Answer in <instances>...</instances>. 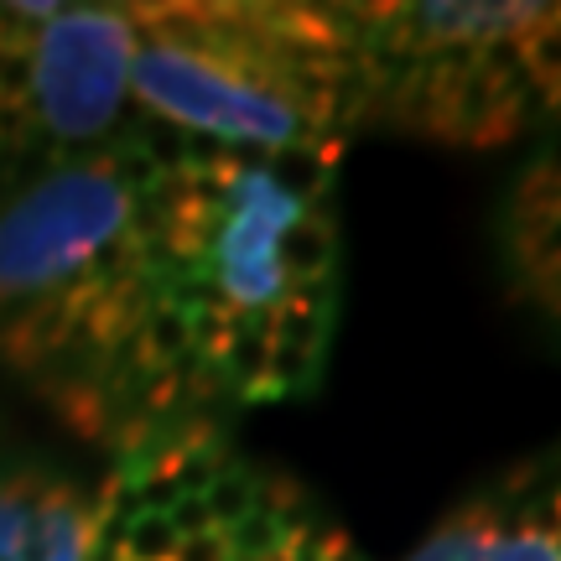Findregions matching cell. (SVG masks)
I'll return each instance as SVG.
<instances>
[{
  "label": "cell",
  "instance_id": "6da1fadb",
  "mask_svg": "<svg viewBox=\"0 0 561 561\" xmlns=\"http://www.w3.org/2000/svg\"><path fill=\"white\" fill-rule=\"evenodd\" d=\"M157 151L130 130L0 193V364L110 453L208 421L161 280Z\"/></svg>",
  "mask_w": 561,
  "mask_h": 561
},
{
  "label": "cell",
  "instance_id": "7a4b0ae2",
  "mask_svg": "<svg viewBox=\"0 0 561 561\" xmlns=\"http://www.w3.org/2000/svg\"><path fill=\"white\" fill-rule=\"evenodd\" d=\"M339 167L161 136L151 224L208 421L312 396L343 307Z\"/></svg>",
  "mask_w": 561,
  "mask_h": 561
},
{
  "label": "cell",
  "instance_id": "3957f363",
  "mask_svg": "<svg viewBox=\"0 0 561 561\" xmlns=\"http://www.w3.org/2000/svg\"><path fill=\"white\" fill-rule=\"evenodd\" d=\"M130 115L187 146L339 167L359 136L348 26L307 0L136 5Z\"/></svg>",
  "mask_w": 561,
  "mask_h": 561
},
{
  "label": "cell",
  "instance_id": "277c9868",
  "mask_svg": "<svg viewBox=\"0 0 561 561\" xmlns=\"http://www.w3.org/2000/svg\"><path fill=\"white\" fill-rule=\"evenodd\" d=\"M339 16L359 136L453 151H536L561 136V0H359Z\"/></svg>",
  "mask_w": 561,
  "mask_h": 561
},
{
  "label": "cell",
  "instance_id": "5b68a950",
  "mask_svg": "<svg viewBox=\"0 0 561 561\" xmlns=\"http://www.w3.org/2000/svg\"><path fill=\"white\" fill-rule=\"evenodd\" d=\"M94 561H369L291 473L250 458L219 421L115 453Z\"/></svg>",
  "mask_w": 561,
  "mask_h": 561
},
{
  "label": "cell",
  "instance_id": "8992f818",
  "mask_svg": "<svg viewBox=\"0 0 561 561\" xmlns=\"http://www.w3.org/2000/svg\"><path fill=\"white\" fill-rule=\"evenodd\" d=\"M136 5H0V193L140 130Z\"/></svg>",
  "mask_w": 561,
  "mask_h": 561
},
{
  "label": "cell",
  "instance_id": "52a82bcc",
  "mask_svg": "<svg viewBox=\"0 0 561 561\" xmlns=\"http://www.w3.org/2000/svg\"><path fill=\"white\" fill-rule=\"evenodd\" d=\"M405 561H561V437L458 500Z\"/></svg>",
  "mask_w": 561,
  "mask_h": 561
},
{
  "label": "cell",
  "instance_id": "ba28073f",
  "mask_svg": "<svg viewBox=\"0 0 561 561\" xmlns=\"http://www.w3.org/2000/svg\"><path fill=\"white\" fill-rule=\"evenodd\" d=\"M100 489L21 462L0 473V561H94Z\"/></svg>",
  "mask_w": 561,
  "mask_h": 561
},
{
  "label": "cell",
  "instance_id": "9c48e42d",
  "mask_svg": "<svg viewBox=\"0 0 561 561\" xmlns=\"http://www.w3.org/2000/svg\"><path fill=\"white\" fill-rule=\"evenodd\" d=\"M500 244L515 291L561 339V136L520 161L504 193Z\"/></svg>",
  "mask_w": 561,
  "mask_h": 561
}]
</instances>
